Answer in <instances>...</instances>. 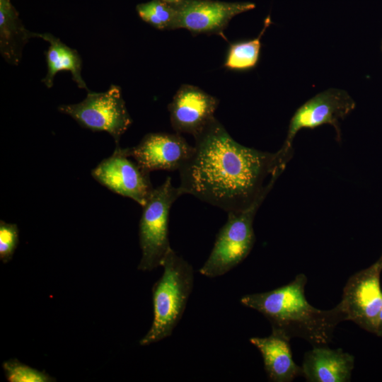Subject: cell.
Masks as SVG:
<instances>
[{"instance_id":"4","label":"cell","mask_w":382,"mask_h":382,"mask_svg":"<svg viewBox=\"0 0 382 382\" xmlns=\"http://www.w3.org/2000/svg\"><path fill=\"white\" fill-rule=\"evenodd\" d=\"M179 187H174L171 178L154 188L145 204L139 224L141 258L138 265L148 272L161 266L172 250L168 238L169 213L175 201L183 195Z\"/></svg>"},{"instance_id":"14","label":"cell","mask_w":382,"mask_h":382,"mask_svg":"<svg viewBox=\"0 0 382 382\" xmlns=\"http://www.w3.org/2000/svg\"><path fill=\"white\" fill-rule=\"evenodd\" d=\"M290 340L276 330H272L267 337L250 338V343L262 355L265 372L271 381L290 382L303 375L302 367L293 359Z\"/></svg>"},{"instance_id":"3","label":"cell","mask_w":382,"mask_h":382,"mask_svg":"<svg viewBox=\"0 0 382 382\" xmlns=\"http://www.w3.org/2000/svg\"><path fill=\"white\" fill-rule=\"evenodd\" d=\"M163 272L152 287L154 320L139 345H148L173 333L181 319L194 284L192 265L173 249L162 265Z\"/></svg>"},{"instance_id":"19","label":"cell","mask_w":382,"mask_h":382,"mask_svg":"<svg viewBox=\"0 0 382 382\" xmlns=\"http://www.w3.org/2000/svg\"><path fill=\"white\" fill-rule=\"evenodd\" d=\"M2 367L9 382H52L55 378L44 371H39L23 364L17 359L5 361Z\"/></svg>"},{"instance_id":"6","label":"cell","mask_w":382,"mask_h":382,"mask_svg":"<svg viewBox=\"0 0 382 382\" xmlns=\"http://www.w3.org/2000/svg\"><path fill=\"white\" fill-rule=\"evenodd\" d=\"M59 112L69 115L81 127L93 132H106L119 146L121 136L132 123L121 88L111 85L105 92L88 91L81 102L61 105Z\"/></svg>"},{"instance_id":"9","label":"cell","mask_w":382,"mask_h":382,"mask_svg":"<svg viewBox=\"0 0 382 382\" xmlns=\"http://www.w3.org/2000/svg\"><path fill=\"white\" fill-rule=\"evenodd\" d=\"M177 10V29L184 28L192 35H218L227 40L224 31L231 20L251 11L255 4L249 1L219 0H168Z\"/></svg>"},{"instance_id":"1","label":"cell","mask_w":382,"mask_h":382,"mask_svg":"<svg viewBox=\"0 0 382 382\" xmlns=\"http://www.w3.org/2000/svg\"><path fill=\"white\" fill-rule=\"evenodd\" d=\"M190 158L179 170L182 192L226 211L245 209L266 197L290 158L236 141L214 117L194 136Z\"/></svg>"},{"instance_id":"16","label":"cell","mask_w":382,"mask_h":382,"mask_svg":"<svg viewBox=\"0 0 382 382\" xmlns=\"http://www.w3.org/2000/svg\"><path fill=\"white\" fill-rule=\"evenodd\" d=\"M35 37H40L49 42L48 50L45 52L47 62V74L42 82L50 88L58 72L66 71L71 73L72 79L79 88L89 91L81 76L82 60L78 52L63 43L59 38L51 33H37Z\"/></svg>"},{"instance_id":"12","label":"cell","mask_w":382,"mask_h":382,"mask_svg":"<svg viewBox=\"0 0 382 382\" xmlns=\"http://www.w3.org/2000/svg\"><path fill=\"white\" fill-rule=\"evenodd\" d=\"M219 103L218 98L197 86L181 85L168 105L173 129L194 137L214 117Z\"/></svg>"},{"instance_id":"7","label":"cell","mask_w":382,"mask_h":382,"mask_svg":"<svg viewBox=\"0 0 382 382\" xmlns=\"http://www.w3.org/2000/svg\"><path fill=\"white\" fill-rule=\"evenodd\" d=\"M382 264H374L352 275L337 304L345 316L366 331L376 335L382 304L381 273Z\"/></svg>"},{"instance_id":"13","label":"cell","mask_w":382,"mask_h":382,"mask_svg":"<svg viewBox=\"0 0 382 382\" xmlns=\"http://www.w3.org/2000/svg\"><path fill=\"white\" fill-rule=\"evenodd\" d=\"M354 359L352 354L340 348L313 346L304 355L302 376L308 382H349Z\"/></svg>"},{"instance_id":"8","label":"cell","mask_w":382,"mask_h":382,"mask_svg":"<svg viewBox=\"0 0 382 382\" xmlns=\"http://www.w3.org/2000/svg\"><path fill=\"white\" fill-rule=\"evenodd\" d=\"M356 103L345 90L330 88L308 100L294 113L290 120L285 141L280 148L284 152L293 153L292 143L302 129H315L323 125H330L341 141L340 122L355 108Z\"/></svg>"},{"instance_id":"23","label":"cell","mask_w":382,"mask_h":382,"mask_svg":"<svg viewBox=\"0 0 382 382\" xmlns=\"http://www.w3.org/2000/svg\"><path fill=\"white\" fill-rule=\"evenodd\" d=\"M381 50H382V42H381Z\"/></svg>"},{"instance_id":"15","label":"cell","mask_w":382,"mask_h":382,"mask_svg":"<svg viewBox=\"0 0 382 382\" xmlns=\"http://www.w3.org/2000/svg\"><path fill=\"white\" fill-rule=\"evenodd\" d=\"M35 34L23 25L11 0H0V52L8 63L19 64L23 47Z\"/></svg>"},{"instance_id":"11","label":"cell","mask_w":382,"mask_h":382,"mask_svg":"<svg viewBox=\"0 0 382 382\" xmlns=\"http://www.w3.org/2000/svg\"><path fill=\"white\" fill-rule=\"evenodd\" d=\"M149 172L115 149L91 171L93 178L110 191L131 198L141 207L153 192Z\"/></svg>"},{"instance_id":"17","label":"cell","mask_w":382,"mask_h":382,"mask_svg":"<svg viewBox=\"0 0 382 382\" xmlns=\"http://www.w3.org/2000/svg\"><path fill=\"white\" fill-rule=\"evenodd\" d=\"M272 21L268 16L260 34L253 39L229 43L223 66L233 71H248L258 64L261 50V39Z\"/></svg>"},{"instance_id":"10","label":"cell","mask_w":382,"mask_h":382,"mask_svg":"<svg viewBox=\"0 0 382 382\" xmlns=\"http://www.w3.org/2000/svg\"><path fill=\"white\" fill-rule=\"evenodd\" d=\"M121 154L132 157L146 171L179 170L191 156L194 146H190L180 134L154 132L146 134L134 146L121 148Z\"/></svg>"},{"instance_id":"21","label":"cell","mask_w":382,"mask_h":382,"mask_svg":"<svg viewBox=\"0 0 382 382\" xmlns=\"http://www.w3.org/2000/svg\"><path fill=\"white\" fill-rule=\"evenodd\" d=\"M376 335L378 337H382V304H381V308L379 314L378 318V323L377 327V331L376 333Z\"/></svg>"},{"instance_id":"20","label":"cell","mask_w":382,"mask_h":382,"mask_svg":"<svg viewBox=\"0 0 382 382\" xmlns=\"http://www.w3.org/2000/svg\"><path fill=\"white\" fill-rule=\"evenodd\" d=\"M18 233L16 224L0 221V260L4 263L12 259L18 244Z\"/></svg>"},{"instance_id":"18","label":"cell","mask_w":382,"mask_h":382,"mask_svg":"<svg viewBox=\"0 0 382 382\" xmlns=\"http://www.w3.org/2000/svg\"><path fill=\"white\" fill-rule=\"evenodd\" d=\"M139 17L145 23L160 30H176L177 10L168 0H151L137 5Z\"/></svg>"},{"instance_id":"2","label":"cell","mask_w":382,"mask_h":382,"mask_svg":"<svg viewBox=\"0 0 382 382\" xmlns=\"http://www.w3.org/2000/svg\"><path fill=\"white\" fill-rule=\"evenodd\" d=\"M307 277L299 274L286 285L269 291L243 296L241 303L262 314L276 330L289 339L300 337L312 346L328 345L337 325L345 321L338 305L320 310L305 296Z\"/></svg>"},{"instance_id":"5","label":"cell","mask_w":382,"mask_h":382,"mask_svg":"<svg viewBox=\"0 0 382 382\" xmlns=\"http://www.w3.org/2000/svg\"><path fill=\"white\" fill-rule=\"evenodd\" d=\"M265 198L260 197L245 209L227 212V221L218 232L200 274L210 278L222 276L247 257L255 241L254 218Z\"/></svg>"},{"instance_id":"22","label":"cell","mask_w":382,"mask_h":382,"mask_svg":"<svg viewBox=\"0 0 382 382\" xmlns=\"http://www.w3.org/2000/svg\"><path fill=\"white\" fill-rule=\"evenodd\" d=\"M378 260H379V261H380V262H381V264H382V253H381V256L379 257Z\"/></svg>"}]
</instances>
